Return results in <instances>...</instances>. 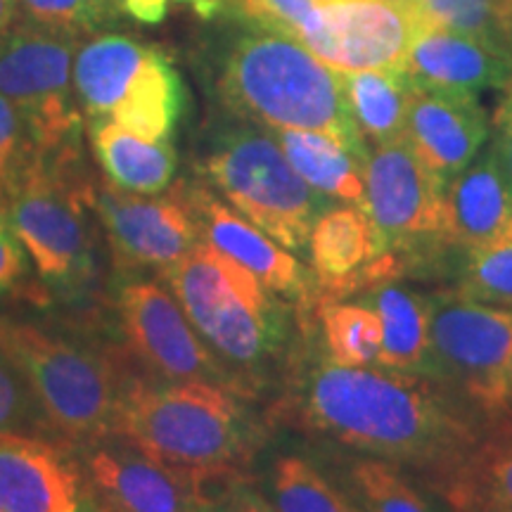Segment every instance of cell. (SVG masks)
Returning a JSON list of instances; mask_svg holds the SVG:
<instances>
[{
	"mask_svg": "<svg viewBox=\"0 0 512 512\" xmlns=\"http://www.w3.org/2000/svg\"><path fill=\"white\" fill-rule=\"evenodd\" d=\"M306 427L368 458L434 472L482 427L432 377L344 368L323 358L302 380Z\"/></svg>",
	"mask_w": 512,
	"mask_h": 512,
	"instance_id": "cell-1",
	"label": "cell"
},
{
	"mask_svg": "<svg viewBox=\"0 0 512 512\" xmlns=\"http://www.w3.org/2000/svg\"><path fill=\"white\" fill-rule=\"evenodd\" d=\"M211 91L223 110L245 124L320 133L356 157H368L342 74L292 38L247 24L214 57Z\"/></svg>",
	"mask_w": 512,
	"mask_h": 512,
	"instance_id": "cell-2",
	"label": "cell"
},
{
	"mask_svg": "<svg viewBox=\"0 0 512 512\" xmlns=\"http://www.w3.org/2000/svg\"><path fill=\"white\" fill-rule=\"evenodd\" d=\"M114 434L204 491L238 477L256 446L240 392L207 382L126 377ZM207 494V491H204Z\"/></svg>",
	"mask_w": 512,
	"mask_h": 512,
	"instance_id": "cell-3",
	"label": "cell"
},
{
	"mask_svg": "<svg viewBox=\"0 0 512 512\" xmlns=\"http://www.w3.org/2000/svg\"><path fill=\"white\" fill-rule=\"evenodd\" d=\"M162 280L223 363L256 373L285 349L290 328L278 297L204 240L164 268Z\"/></svg>",
	"mask_w": 512,
	"mask_h": 512,
	"instance_id": "cell-4",
	"label": "cell"
},
{
	"mask_svg": "<svg viewBox=\"0 0 512 512\" xmlns=\"http://www.w3.org/2000/svg\"><path fill=\"white\" fill-rule=\"evenodd\" d=\"M93 178L81 150L62 155L36 152L5 200V211L38 278L62 297H79L95 275L88 211Z\"/></svg>",
	"mask_w": 512,
	"mask_h": 512,
	"instance_id": "cell-5",
	"label": "cell"
},
{
	"mask_svg": "<svg viewBox=\"0 0 512 512\" xmlns=\"http://www.w3.org/2000/svg\"><path fill=\"white\" fill-rule=\"evenodd\" d=\"M200 171L230 207L292 254L309 247L313 226L332 207L294 171L273 133L254 124L221 128Z\"/></svg>",
	"mask_w": 512,
	"mask_h": 512,
	"instance_id": "cell-6",
	"label": "cell"
},
{
	"mask_svg": "<svg viewBox=\"0 0 512 512\" xmlns=\"http://www.w3.org/2000/svg\"><path fill=\"white\" fill-rule=\"evenodd\" d=\"M0 356L15 368L38 411L69 439L95 441L114 434L126 377L74 339L0 316Z\"/></svg>",
	"mask_w": 512,
	"mask_h": 512,
	"instance_id": "cell-7",
	"label": "cell"
},
{
	"mask_svg": "<svg viewBox=\"0 0 512 512\" xmlns=\"http://www.w3.org/2000/svg\"><path fill=\"white\" fill-rule=\"evenodd\" d=\"M74 93L83 124L112 121L150 140H174L185 110L183 79L169 57L117 31H100L79 43Z\"/></svg>",
	"mask_w": 512,
	"mask_h": 512,
	"instance_id": "cell-8",
	"label": "cell"
},
{
	"mask_svg": "<svg viewBox=\"0 0 512 512\" xmlns=\"http://www.w3.org/2000/svg\"><path fill=\"white\" fill-rule=\"evenodd\" d=\"M79 43L24 19L0 38V95L24 119L41 155L81 150L83 114L74 93Z\"/></svg>",
	"mask_w": 512,
	"mask_h": 512,
	"instance_id": "cell-9",
	"label": "cell"
},
{
	"mask_svg": "<svg viewBox=\"0 0 512 512\" xmlns=\"http://www.w3.org/2000/svg\"><path fill=\"white\" fill-rule=\"evenodd\" d=\"M427 375L465 394L479 411L512 406V311L460 294L430 297Z\"/></svg>",
	"mask_w": 512,
	"mask_h": 512,
	"instance_id": "cell-10",
	"label": "cell"
},
{
	"mask_svg": "<svg viewBox=\"0 0 512 512\" xmlns=\"http://www.w3.org/2000/svg\"><path fill=\"white\" fill-rule=\"evenodd\" d=\"M366 211L387 252L451 245L446 183L406 138L368 152Z\"/></svg>",
	"mask_w": 512,
	"mask_h": 512,
	"instance_id": "cell-11",
	"label": "cell"
},
{
	"mask_svg": "<svg viewBox=\"0 0 512 512\" xmlns=\"http://www.w3.org/2000/svg\"><path fill=\"white\" fill-rule=\"evenodd\" d=\"M422 22L413 0H316L294 41L339 74L403 69Z\"/></svg>",
	"mask_w": 512,
	"mask_h": 512,
	"instance_id": "cell-12",
	"label": "cell"
},
{
	"mask_svg": "<svg viewBox=\"0 0 512 512\" xmlns=\"http://www.w3.org/2000/svg\"><path fill=\"white\" fill-rule=\"evenodd\" d=\"M117 316L128 349L159 380L219 384L242 394L238 377L192 328L166 287L143 278L124 280L117 290Z\"/></svg>",
	"mask_w": 512,
	"mask_h": 512,
	"instance_id": "cell-13",
	"label": "cell"
},
{
	"mask_svg": "<svg viewBox=\"0 0 512 512\" xmlns=\"http://www.w3.org/2000/svg\"><path fill=\"white\" fill-rule=\"evenodd\" d=\"M93 211L105 228L114 259L126 268L164 271L200 242L183 183L169 192L138 195L102 181L95 185Z\"/></svg>",
	"mask_w": 512,
	"mask_h": 512,
	"instance_id": "cell-14",
	"label": "cell"
},
{
	"mask_svg": "<svg viewBox=\"0 0 512 512\" xmlns=\"http://www.w3.org/2000/svg\"><path fill=\"white\" fill-rule=\"evenodd\" d=\"M91 441L86 472L93 491L110 503L114 512H204L209 496L190 479L169 470L140 451L131 441L114 434Z\"/></svg>",
	"mask_w": 512,
	"mask_h": 512,
	"instance_id": "cell-15",
	"label": "cell"
},
{
	"mask_svg": "<svg viewBox=\"0 0 512 512\" xmlns=\"http://www.w3.org/2000/svg\"><path fill=\"white\" fill-rule=\"evenodd\" d=\"M0 512H98L72 456L38 437L0 434Z\"/></svg>",
	"mask_w": 512,
	"mask_h": 512,
	"instance_id": "cell-16",
	"label": "cell"
},
{
	"mask_svg": "<svg viewBox=\"0 0 512 512\" xmlns=\"http://www.w3.org/2000/svg\"><path fill=\"white\" fill-rule=\"evenodd\" d=\"M309 256L318 287L335 302L361 287H377L394 278L399 261L387 252L366 209L330 207L316 221Z\"/></svg>",
	"mask_w": 512,
	"mask_h": 512,
	"instance_id": "cell-17",
	"label": "cell"
},
{
	"mask_svg": "<svg viewBox=\"0 0 512 512\" xmlns=\"http://www.w3.org/2000/svg\"><path fill=\"white\" fill-rule=\"evenodd\" d=\"M183 190L200 228V240L252 271L275 297L302 299L309 292V275L297 256L221 202L204 183H183Z\"/></svg>",
	"mask_w": 512,
	"mask_h": 512,
	"instance_id": "cell-18",
	"label": "cell"
},
{
	"mask_svg": "<svg viewBox=\"0 0 512 512\" xmlns=\"http://www.w3.org/2000/svg\"><path fill=\"white\" fill-rule=\"evenodd\" d=\"M403 138L446 185L475 162L489 138L477 95L432 91L413 83Z\"/></svg>",
	"mask_w": 512,
	"mask_h": 512,
	"instance_id": "cell-19",
	"label": "cell"
},
{
	"mask_svg": "<svg viewBox=\"0 0 512 512\" xmlns=\"http://www.w3.org/2000/svg\"><path fill=\"white\" fill-rule=\"evenodd\" d=\"M403 72L415 86L432 91L479 95L491 88H508L512 53L458 31L422 22L413 36Z\"/></svg>",
	"mask_w": 512,
	"mask_h": 512,
	"instance_id": "cell-20",
	"label": "cell"
},
{
	"mask_svg": "<svg viewBox=\"0 0 512 512\" xmlns=\"http://www.w3.org/2000/svg\"><path fill=\"white\" fill-rule=\"evenodd\" d=\"M430 475L451 512H512V420L482 427Z\"/></svg>",
	"mask_w": 512,
	"mask_h": 512,
	"instance_id": "cell-21",
	"label": "cell"
},
{
	"mask_svg": "<svg viewBox=\"0 0 512 512\" xmlns=\"http://www.w3.org/2000/svg\"><path fill=\"white\" fill-rule=\"evenodd\" d=\"M446 204L451 245L470 252L512 235V188L491 147L446 185Z\"/></svg>",
	"mask_w": 512,
	"mask_h": 512,
	"instance_id": "cell-22",
	"label": "cell"
},
{
	"mask_svg": "<svg viewBox=\"0 0 512 512\" xmlns=\"http://www.w3.org/2000/svg\"><path fill=\"white\" fill-rule=\"evenodd\" d=\"M91 147L105 181L138 195H157L171 188L178 169L174 140H150L112 121H88Z\"/></svg>",
	"mask_w": 512,
	"mask_h": 512,
	"instance_id": "cell-23",
	"label": "cell"
},
{
	"mask_svg": "<svg viewBox=\"0 0 512 512\" xmlns=\"http://www.w3.org/2000/svg\"><path fill=\"white\" fill-rule=\"evenodd\" d=\"M366 304L380 316L382 349L377 366L394 373L427 375L430 354V297L403 285L373 287Z\"/></svg>",
	"mask_w": 512,
	"mask_h": 512,
	"instance_id": "cell-24",
	"label": "cell"
},
{
	"mask_svg": "<svg viewBox=\"0 0 512 512\" xmlns=\"http://www.w3.org/2000/svg\"><path fill=\"white\" fill-rule=\"evenodd\" d=\"M299 176L320 195L366 209V159L311 131H271Z\"/></svg>",
	"mask_w": 512,
	"mask_h": 512,
	"instance_id": "cell-25",
	"label": "cell"
},
{
	"mask_svg": "<svg viewBox=\"0 0 512 512\" xmlns=\"http://www.w3.org/2000/svg\"><path fill=\"white\" fill-rule=\"evenodd\" d=\"M351 114L366 145H387L403 138L413 81L403 69H368L342 74Z\"/></svg>",
	"mask_w": 512,
	"mask_h": 512,
	"instance_id": "cell-26",
	"label": "cell"
},
{
	"mask_svg": "<svg viewBox=\"0 0 512 512\" xmlns=\"http://www.w3.org/2000/svg\"><path fill=\"white\" fill-rule=\"evenodd\" d=\"M268 503L278 512H366L354 496L299 456H280L273 463Z\"/></svg>",
	"mask_w": 512,
	"mask_h": 512,
	"instance_id": "cell-27",
	"label": "cell"
},
{
	"mask_svg": "<svg viewBox=\"0 0 512 512\" xmlns=\"http://www.w3.org/2000/svg\"><path fill=\"white\" fill-rule=\"evenodd\" d=\"M320 328L332 363L344 368H370L382 349L380 316L368 304L325 302Z\"/></svg>",
	"mask_w": 512,
	"mask_h": 512,
	"instance_id": "cell-28",
	"label": "cell"
},
{
	"mask_svg": "<svg viewBox=\"0 0 512 512\" xmlns=\"http://www.w3.org/2000/svg\"><path fill=\"white\" fill-rule=\"evenodd\" d=\"M351 496L366 512H451L418 489L394 463L361 458L349 467Z\"/></svg>",
	"mask_w": 512,
	"mask_h": 512,
	"instance_id": "cell-29",
	"label": "cell"
},
{
	"mask_svg": "<svg viewBox=\"0 0 512 512\" xmlns=\"http://www.w3.org/2000/svg\"><path fill=\"white\" fill-rule=\"evenodd\" d=\"M425 22L512 53V0H415Z\"/></svg>",
	"mask_w": 512,
	"mask_h": 512,
	"instance_id": "cell-30",
	"label": "cell"
},
{
	"mask_svg": "<svg viewBox=\"0 0 512 512\" xmlns=\"http://www.w3.org/2000/svg\"><path fill=\"white\" fill-rule=\"evenodd\" d=\"M19 19L38 27L83 38L112 31L124 15V0H17Z\"/></svg>",
	"mask_w": 512,
	"mask_h": 512,
	"instance_id": "cell-31",
	"label": "cell"
},
{
	"mask_svg": "<svg viewBox=\"0 0 512 512\" xmlns=\"http://www.w3.org/2000/svg\"><path fill=\"white\" fill-rule=\"evenodd\" d=\"M456 294L512 311V235L467 252Z\"/></svg>",
	"mask_w": 512,
	"mask_h": 512,
	"instance_id": "cell-32",
	"label": "cell"
},
{
	"mask_svg": "<svg viewBox=\"0 0 512 512\" xmlns=\"http://www.w3.org/2000/svg\"><path fill=\"white\" fill-rule=\"evenodd\" d=\"M36 155V145L19 112L0 95V202L5 204L10 190Z\"/></svg>",
	"mask_w": 512,
	"mask_h": 512,
	"instance_id": "cell-33",
	"label": "cell"
},
{
	"mask_svg": "<svg viewBox=\"0 0 512 512\" xmlns=\"http://www.w3.org/2000/svg\"><path fill=\"white\" fill-rule=\"evenodd\" d=\"M34 396L15 368L0 356V434H17V437H36L41 427L38 418L46 420L34 411Z\"/></svg>",
	"mask_w": 512,
	"mask_h": 512,
	"instance_id": "cell-34",
	"label": "cell"
},
{
	"mask_svg": "<svg viewBox=\"0 0 512 512\" xmlns=\"http://www.w3.org/2000/svg\"><path fill=\"white\" fill-rule=\"evenodd\" d=\"M24 275H27V254L12 230L5 204L0 202V299L15 292L22 285Z\"/></svg>",
	"mask_w": 512,
	"mask_h": 512,
	"instance_id": "cell-35",
	"label": "cell"
},
{
	"mask_svg": "<svg viewBox=\"0 0 512 512\" xmlns=\"http://www.w3.org/2000/svg\"><path fill=\"white\" fill-rule=\"evenodd\" d=\"M491 150L501 164V171L505 181L512 188V81L505 88V95L494 114V143Z\"/></svg>",
	"mask_w": 512,
	"mask_h": 512,
	"instance_id": "cell-36",
	"label": "cell"
},
{
	"mask_svg": "<svg viewBox=\"0 0 512 512\" xmlns=\"http://www.w3.org/2000/svg\"><path fill=\"white\" fill-rule=\"evenodd\" d=\"M223 512H278L266 498H259L254 494H235L230 498Z\"/></svg>",
	"mask_w": 512,
	"mask_h": 512,
	"instance_id": "cell-37",
	"label": "cell"
},
{
	"mask_svg": "<svg viewBox=\"0 0 512 512\" xmlns=\"http://www.w3.org/2000/svg\"><path fill=\"white\" fill-rule=\"evenodd\" d=\"M19 22L17 0H0V38Z\"/></svg>",
	"mask_w": 512,
	"mask_h": 512,
	"instance_id": "cell-38",
	"label": "cell"
},
{
	"mask_svg": "<svg viewBox=\"0 0 512 512\" xmlns=\"http://www.w3.org/2000/svg\"><path fill=\"white\" fill-rule=\"evenodd\" d=\"M98 512H114V510H98Z\"/></svg>",
	"mask_w": 512,
	"mask_h": 512,
	"instance_id": "cell-39",
	"label": "cell"
},
{
	"mask_svg": "<svg viewBox=\"0 0 512 512\" xmlns=\"http://www.w3.org/2000/svg\"><path fill=\"white\" fill-rule=\"evenodd\" d=\"M413 3H415V0H413Z\"/></svg>",
	"mask_w": 512,
	"mask_h": 512,
	"instance_id": "cell-40",
	"label": "cell"
}]
</instances>
